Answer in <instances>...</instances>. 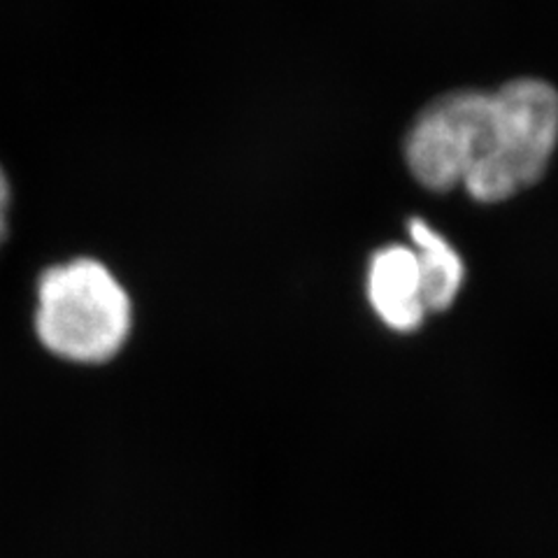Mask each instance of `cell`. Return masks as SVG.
<instances>
[{
  "mask_svg": "<svg viewBox=\"0 0 558 558\" xmlns=\"http://www.w3.org/2000/svg\"><path fill=\"white\" fill-rule=\"evenodd\" d=\"M414 242L418 279H422V301L426 312H442L457 299L463 284V264L451 244L435 233L424 221H410Z\"/></svg>",
  "mask_w": 558,
  "mask_h": 558,
  "instance_id": "277c9868",
  "label": "cell"
},
{
  "mask_svg": "<svg viewBox=\"0 0 558 558\" xmlns=\"http://www.w3.org/2000/svg\"><path fill=\"white\" fill-rule=\"evenodd\" d=\"M368 299L379 319L396 330H414L426 317L416 252L410 247L381 250L371 260Z\"/></svg>",
  "mask_w": 558,
  "mask_h": 558,
  "instance_id": "3957f363",
  "label": "cell"
},
{
  "mask_svg": "<svg viewBox=\"0 0 558 558\" xmlns=\"http://www.w3.org/2000/svg\"><path fill=\"white\" fill-rule=\"evenodd\" d=\"M10 203H12V189H10V180L0 166V244H3L5 235H8V217H10Z\"/></svg>",
  "mask_w": 558,
  "mask_h": 558,
  "instance_id": "5b68a950",
  "label": "cell"
},
{
  "mask_svg": "<svg viewBox=\"0 0 558 558\" xmlns=\"http://www.w3.org/2000/svg\"><path fill=\"white\" fill-rule=\"evenodd\" d=\"M133 307L126 289L96 258L49 268L38 284L35 330L47 352L70 363H105L126 344Z\"/></svg>",
  "mask_w": 558,
  "mask_h": 558,
  "instance_id": "7a4b0ae2",
  "label": "cell"
},
{
  "mask_svg": "<svg viewBox=\"0 0 558 558\" xmlns=\"http://www.w3.org/2000/svg\"><path fill=\"white\" fill-rule=\"evenodd\" d=\"M558 149V89L517 77L498 89L433 98L405 135V163L430 191L461 186L477 203H500L533 186Z\"/></svg>",
  "mask_w": 558,
  "mask_h": 558,
  "instance_id": "6da1fadb",
  "label": "cell"
}]
</instances>
